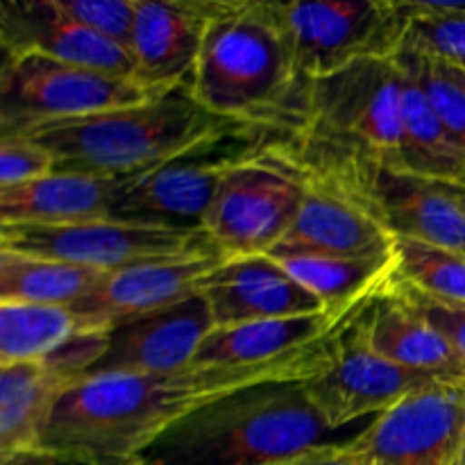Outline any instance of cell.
<instances>
[{
    "instance_id": "1",
    "label": "cell",
    "mask_w": 465,
    "mask_h": 465,
    "mask_svg": "<svg viewBox=\"0 0 465 465\" xmlns=\"http://www.w3.org/2000/svg\"><path fill=\"white\" fill-rule=\"evenodd\" d=\"M339 331L271 363H191L171 372L80 377L59 398L44 450L91 465H127L162 431L213 400L250 386L321 375Z\"/></svg>"
},
{
    "instance_id": "2",
    "label": "cell",
    "mask_w": 465,
    "mask_h": 465,
    "mask_svg": "<svg viewBox=\"0 0 465 465\" xmlns=\"http://www.w3.org/2000/svg\"><path fill=\"white\" fill-rule=\"evenodd\" d=\"M277 0H223L193 73L195 100L223 118L295 134L304 109Z\"/></svg>"
},
{
    "instance_id": "3",
    "label": "cell",
    "mask_w": 465,
    "mask_h": 465,
    "mask_svg": "<svg viewBox=\"0 0 465 465\" xmlns=\"http://www.w3.org/2000/svg\"><path fill=\"white\" fill-rule=\"evenodd\" d=\"M330 434L304 381H271L195 409L127 465H275Z\"/></svg>"
},
{
    "instance_id": "4",
    "label": "cell",
    "mask_w": 465,
    "mask_h": 465,
    "mask_svg": "<svg viewBox=\"0 0 465 465\" xmlns=\"http://www.w3.org/2000/svg\"><path fill=\"white\" fill-rule=\"evenodd\" d=\"M234 125L241 121L209 112L195 100L191 86H180L130 107L48 123L25 136L50 150L54 171L127 177L159 166Z\"/></svg>"
},
{
    "instance_id": "5",
    "label": "cell",
    "mask_w": 465,
    "mask_h": 465,
    "mask_svg": "<svg viewBox=\"0 0 465 465\" xmlns=\"http://www.w3.org/2000/svg\"><path fill=\"white\" fill-rule=\"evenodd\" d=\"M404 75L393 57L354 62L304 89L291 145L309 171L375 162L395 168L402 145Z\"/></svg>"
},
{
    "instance_id": "6",
    "label": "cell",
    "mask_w": 465,
    "mask_h": 465,
    "mask_svg": "<svg viewBox=\"0 0 465 465\" xmlns=\"http://www.w3.org/2000/svg\"><path fill=\"white\" fill-rule=\"evenodd\" d=\"M309 177L291 141H268L225 173L203 232L225 257L271 254L298 218Z\"/></svg>"
},
{
    "instance_id": "7",
    "label": "cell",
    "mask_w": 465,
    "mask_h": 465,
    "mask_svg": "<svg viewBox=\"0 0 465 465\" xmlns=\"http://www.w3.org/2000/svg\"><path fill=\"white\" fill-rule=\"evenodd\" d=\"M266 132L268 127L241 123L159 166L123 177L112 218L203 230L207 209L225 173L266 145Z\"/></svg>"
},
{
    "instance_id": "8",
    "label": "cell",
    "mask_w": 465,
    "mask_h": 465,
    "mask_svg": "<svg viewBox=\"0 0 465 465\" xmlns=\"http://www.w3.org/2000/svg\"><path fill=\"white\" fill-rule=\"evenodd\" d=\"M132 77L75 66L44 54H5L0 68V139L41 125L157 98Z\"/></svg>"
},
{
    "instance_id": "9",
    "label": "cell",
    "mask_w": 465,
    "mask_h": 465,
    "mask_svg": "<svg viewBox=\"0 0 465 465\" xmlns=\"http://www.w3.org/2000/svg\"><path fill=\"white\" fill-rule=\"evenodd\" d=\"M277 3L304 84L361 59L393 57L407 39L409 23L398 0Z\"/></svg>"
},
{
    "instance_id": "10",
    "label": "cell",
    "mask_w": 465,
    "mask_h": 465,
    "mask_svg": "<svg viewBox=\"0 0 465 465\" xmlns=\"http://www.w3.org/2000/svg\"><path fill=\"white\" fill-rule=\"evenodd\" d=\"M203 230L150 225V223L98 218L66 225H7L0 227V250L57 259L77 266L114 272L154 259L175 257L212 248ZM216 248V245H213Z\"/></svg>"
},
{
    "instance_id": "11",
    "label": "cell",
    "mask_w": 465,
    "mask_h": 465,
    "mask_svg": "<svg viewBox=\"0 0 465 465\" xmlns=\"http://www.w3.org/2000/svg\"><path fill=\"white\" fill-rule=\"evenodd\" d=\"M357 316L336 336L325 371L304 381L307 398L331 431L366 416H380L427 386L448 384L430 372L398 366L377 354L359 331Z\"/></svg>"
},
{
    "instance_id": "12",
    "label": "cell",
    "mask_w": 465,
    "mask_h": 465,
    "mask_svg": "<svg viewBox=\"0 0 465 465\" xmlns=\"http://www.w3.org/2000/svg\"><path fill=\"white\" fill-rule=\"evenodd\" d=\"M465 440L461 384L416 391L352 440L366 465H457Z\"/></svg>"
},
{
    "instance_id": "13",
    "label": "cell",
    "mask_w": 465,
    "mask_h": 465,
    "mask_svg": "<svg viewBox=\"0 0 465 465\" xmlns=\"http://www.w3.org/2000/svg\"><path fill=\"white\" fill-rule=\"evenodd\" d=\"M325 171L350 177L393 236L465 254L463 184L430 180L375 162H352Z\"/></svg>"
},
{
    "instance_id": "14",
    "label": "cell",
    "mask_w": 465,
    "mask_h": 465,
    "mask_svg": "<svg viewBox=\"0 0 465 465\" xmlns=\"http://www.w3.org/2000/svg\"><path fill=\"white\" fill-rule=\"evenodd\" d=\"M393 245L395 236L350 177L312 171L298 218L271 257H377L391 252Z\"/></svg>"
},
{
    "instance_id": "15",
    "label": "cell",
    "mask_w": 465,
    "mask_h": 465,
    "mask_svg": "<svg viewBox=\"0 0 465 465\" xmlns=\"http://www.w3.org/2000/svg\"><path fill=\"white\" fill-rule=\"evenodd\" d=\"M225 259L212 245L121 268L107 272L98 289L71 309L82 331H107L198 295L200 282Z\"/></svg>"
},
{
    "instance_id": "16",
    "label": "cell",
    "mask_w": 465,
    "mask_h": 465,
    "mask_svg": "<svg viewBox=\"0 0 465 465\" xmlns=\"http://www.w3.org/2000/svg\"><path fill=\"white\" fill-rule=\"evenodd\" d=\"M213 330L212 309L198 293L104 331L103 354L82 377L180 371L195 361L200 345Z\"/></svg>"
},
{
    "instance_id": "17",
    "label": "cell",
    "mask_w": 465,
    "mask_h": 465,
    "mask_svg": "<svg viewBox=\"0 0 465 465\" xmlns=\"http://www.w3.org/2000/svg\"><path fill=\"white\" fill-rule=\"evenodd\" d=\"M223 0H136L134 80L157 94L193 86L200 50Z\"/></svg>"
},
{
    "instance_id": "18",
    "label": "cell",
    "mask_w": 465,
    "mask_h": 465,
    "mask_svg": "<svg viewBox=\"0 0 465 465\" xmlns=\"http://www.w3.org/2000/svg\"><path fill=\"white\" fill-rule=\"evenodd\" d=\"M198 293L207 300L216 327L325 312L271 254L227 257L200 282Z\"/></svg>"
},
{
    "instance_id": "19",
    "label": "cell",
    "mask_w": 465,
    "mask_h": 465,
    "mask_svg": "<svg viewBox=\"0 0 465 465\" xmlns=\"http://www.w3.org/2000/svg\"><path fill=\"white\" fill-rule=\"evenodd\" d=\"M0 44L5 54L35 53L134 80L130 50L64 16L53 0L3 3Z\"/></svg>"
},
{
    "instance_id": "20",
    "label": "cell",
    "mask_w": 465,
    "mask_h": 465,
    "mask_svg": "<svg viewBox=\"0 0 465 465\" xmlns=\"http://www.w3.org/2000/svg\"><path fill=\"white\" fill-rule=\"evenodd\" d=\"M357 325L366 343L389 361L430 372L448 384H463L465 361L454 345L418 313L391 282L359 312Z\"/></svg>"
},
{
    "instance_id": "21",
    "label": "cell",
    "mask_w": 465,
    "mask_h": 465,
    "mask_svg": "<svg viewBox=\"0 0 465 465\" xmlns=\"http://www.w3.org/2000/svg\"><path fill=\"white\" fill-rule=\"evenodd\" d=\"M123 177L62 173L0 189V221L7 225H66L112 218Z\"/></svg>"
},
{
    "instance_id": "22",
    "label": "cell",
    "mask_w": 465,
    "mask_h": 465,
    "mask_svg": "<svg viewBox=\"0 0 465 465\" xmlns=\"http://www.w3.org/2000/svg\"><path fill=\"white\" fill-rule=\"evenodd\" d=\"M357 312L336 313L325 309V312L307 313V316L216 327L200 345L193 363L252 366V363L277 361L334 336L357 316Z\"/></svg>"
},
{
    "instance_id": "23",
    "label": "cell",
    "mask_w": 465,
    "mask_h": 465,
    "mask_svg": "<svg viewBox=\"0 0 465 465\" xmlns=\"http://www.w3.org/2000/svg\"><path fill=\"white\" fill-rule=\"evenodd\" d=\"M73 381L50 359L0 366V459L44 448L54 407Z\"/></svg>"
},
{
    "instance_id": "24",
    "label": "cell",
    "mask_w": 465,
    "mask_h": 465,
    "mask_svg": "<svg viewBox=\"0 0 465 465\" xmlns=\"http://www.w3.org/2000/svg\"><path fill=\"white\" fill-rule=\"evenodd\" d=\"M327 312L352 313L380 295L395 277V250L377 257H275Z\"/></svg>"
},
{
    "instance_id": "25",
    "label": "cell",
    "mask_w": 465,
    "mask_h": 465,
    "mask_svg": "<svg viewBox=\"0 0 465 465\" xmlns=\"http://www.w3.org/2000/svg\"><path fill=\"white\" fill-rule=\"evenodd\" d=\"M402 75V145L395 168L430 180L465 184V150L461 143L445 127L443 118L416 77L409 75L404 68Z\"/></svg>"
},
{
    "instance_id": "26",
    "label": "cell",
    "mask_w": 465,
    "mask_h": 465,
    "mask_svg": "<svg viewBox=\"0 0 465 465\" xmlns=\"http://www.w3.org/2000/svg\"><path fill=\"white\" fill-rule=\"evenodd\" d=\"M104 277L107 272L98 268L0 250V302L73 307Z\"/></svg>"
},
{
    "instance_id": "27",
    "label": "cell",
    "mask_w": 465,
    "mask_h": 465,
    "mask_svg": "<svg viewBox=\"0 0 465 465\" xmlns=\"http://www.w3.org/2000/svg\"><path fill=\"white\" fill-rule=\"evenodd\" d=\"M80 331L71 307L0 302V366L44 361Z\"/></svg>"
},
{
    "instance_id": "28",
    "label": "cell",
    "mask_w": 465,
    "mask_h": 465,
    "mask_svg": "<svg viewBox=\"0 0 465 465\" xmlns=\"http://www.w3.org/2000/svg\"><path fill=\"white\" fill-rule=\"evenodd\" d=\"M393 250V282L436 302L465 307V254L402 236H395Z\"/></svg>"
},
{
    "instance_id": "29",
    "label": "cell",
    "mask_w": 465,
    "mask_h": 465,
    "mask_svg": "<svg viewBox=\"0 0 465 465\" xmlns=\"http://www.w3.org/2000/svg\"><path fill=\"white\" fill-rule=\"evenodd\" d=\"M395 59L409 75L416 77L439 116L443 118L445 127L465 150V86L454 75L452 66L409 41H404L402 48L395 53Z\"/></svg>"
},
{
    "instance_id": "30",
    "label": "cell",
    "mask_w": 465,
    "mask_h": 465,
    "mask_svg": "<svg viewBox=\"0 0 465 465\" xmlns=\"http://www.w3.org/2000/svg\"><path fill=\"white\" fill-rule=\"evenodd\" d=\"M64 16L130 50L136 0H53Z\"/></svg>"
},
{
    "instance_id": "31",
    "label": "cell",
    "mask_w": 465,
    "mask_h": 465,
    "mask_svg": "<svg viewBox=\"0 0 465 465\" xmlns=\"http://www.w3.org/2000/svg\"><path fill=\"white\" fill-rule=\"evenodd\" d=\"M398 7L409 23L407 39L404 41L465 71V21H461V18H439L425 16V14H411L402 9L400 0Z\"/></svg>"
},
{
    "instance_id": "32",
    "label": "cell",
    "mask_w": 465,
    "mask_h": 465,
    "mask_svg": "<svg viewBox=\"0 0 465 465\" xmlns=\"http://www.w3.org/2000/svg\"><path fill=\"white\" fill-rule=\"evenodd\" d=\"M54 173V157L32 136L0 139V189L30 184Z\"/></svg>"
},
{
    "instance_id": "33",
    "label": "cell",
    "mask_w": 465,
    "mask_h": 465,
    "mask_svg": "<svg viewBox=\"0 0 465 465\" xmlns=\"http://www.w3.org/2000/svg\"><path fill=\"white\" fill-rule=\"evenodd\" d=\"M393 286L418 313H422L454 345V350L461 354L465 361V307H461V304L436 302V300L425 298L418 291L407 289V286L398 284V282H393Z\"/></svg>"
},
{
    "instance_id": "34",
    "label": "cell",
    "mask_w": 465,
    "mask_h": 465,
    "mask_svg": "<svg viewBox=\"0 0 465 465\" xmlns=\"http://www.w3.org/2000/svg\"><path fill=\"white\" fill-rule=\"evenodd\" d=\"M275 465H366V461L350 440V443L321 445V448L307 450L298 457H291Z\"/></svg>"
},
{
    "instance_id": "35",
    "label": "cell",
    "mask_w": 465,
    "mask_h": 465,
    "mask_svg": "<svg viewBox=\"0 0 465 465\" xmlns=\"http://www.w3.org/2000/svg\"><path fill=\"white\" fill-rule=\"evenodd\" d=\"M0 465H91L89 461H82L77 457L68 454L53 452V450H35V452L14 454L9 459H0Z\"/></svg>"
},
{
    "instance_id": "36",
    "label": "cell",
    "mask_w": 465,
    "mask_h": 465,
    "mask_svg": "<svg viewBox=\"0 0 465 465\" xmlns=\"http://www.w3.org/2000/svg\"><path fill=\"white\" fill-rule=\"evenodd\" d=\"M402 9L411 14L439 18H461L465 21V3H434V0H400Z\"/></svg>"
},
{
    "instance_id": "37",
    "label": "cell",
    "mask_w": 465,
    "mask_h": 465,
    "mask_svg": "<svg viewBox=\"0 0 465 465\" xmlns=\"http://www.w3.org/2000/svg\"><path fill=\"white\" fill-rule=\"evenodd\" d=\"M450 66H452V64H450ZM452 71H454V75L459 77V82L465 86V71H461V68H457V66H452Z\"/></svg>"
},
{
    "instance_id": "38",
    "label": "cell",
    "mask_w": 465,
    "mask_h": 465,
    "mask_svg": "<svg viewBox=\"0 0 465 465\" xmlns=\"http://www.w3.org/2000/svg\"><path fill=\"white\" fill-rule=\"evenodd\" d=\"M457 465H465V440H463V450H461V457H459Z\"/></svg>"
},
{
    "instance_id": "39",
    "label": "cell",
    "mask_w": 465,
    "mask_h": 465,
    "mask_svg": "<svg viewBox=\"0 0 465 465\" xmlns=\"http://www.w3.org/2000/svg\"><path fill=\"white\" fill-rule=\"evenodd\" d=\"M461 389H463V393H465V381H463V384H461Z\"/></svg>"
},
{
    "instance_id": "40",
    "label": "cell",
    "mask_w": 465,
    "mask_h": 465,
    "mask_svg": "<svg viewBox=\"0 0 465 465\" xmlns=\"http://www.w3.org/2000/svg\"><path fill=\"white\" fill-rule=\"evenodd\" d=\"M463 200H465V184H463Z\"/></svg>"
}]
</instances>
